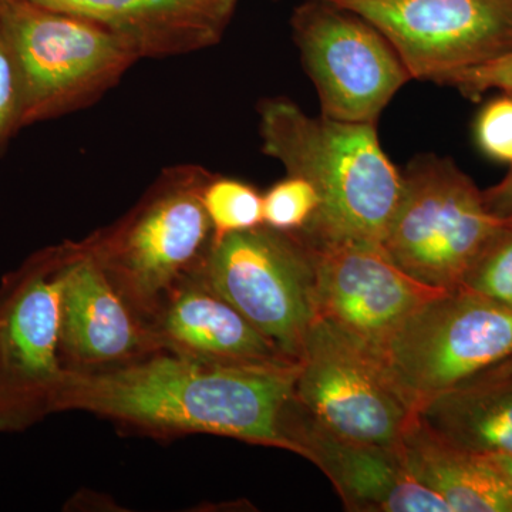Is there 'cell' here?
Here are the masks:
<instances>
[{
	"label": "cell",
	"instance_id": "cell-1",
	"mask_svg": "<svg viewBox=\"0 0 512 512\" xmlns=\"http://www.w3.org/2000/svg\"><path fill=\"white\" fill-rule=\"evenodd\" d=\"M298 363L225 366L158 352L66 369L49 413L82 410L156 434L205 433L292 451L285 420Z\"/></svg>",
	"mask_w": 512,
	"mask_h": 512
},
{
	"label": "cell",
	"instance_id": "cell-2",
	"mask_svg": "<svg viewBox=\"0 0 512 512\" xmlns=\"http://www.w3.org/2000/svg\"><path fill=\"white\" fill-rule=\"evenodd\" d=\"M262 153L318 191L319 210L295 232L306 244H383L400 195L402 171L384 153L376 124L308 116L288 97L259 103Z\"/></svg>",
	"mask_w": 512,
	"mask_h": 512
},
{
	"label": "cell",
	"instance_id": "cell-3",
	"mask_svg": "<svg viewBox=\"0 0 512 512\" xmlns=\"http://www.w3.org/2000/svg\"><path fill=\"white\" fill-rule=\"evenodd\" d=\"M211 175L198 165L168 168L120 221L84 239L147 323L210 252L214 231L202 191Z\"/></svg>",
	"mask_w": 512,
	"mask_h": 512
},
{
	"label": "cell",
	"instance_id": "cell-4",
	"mask_svg": "<svg viewBox=\"0 0 512 512\" xmlns=\"http://www.w3.org/2000/svg\"><path fill=\"white\" fill-rule=\"evenodd\" d=\"M0 28L18 69L23 128L92 106L140 60L99 23L32 0H0Z\"/></svg>",
	"mask_w": 512,
	"mask_h": 512
},
{
	"label": "cell",
	"instance_id": "cell-5",
	"mask_svg": "<svg viewBox=\"0 0 512 512\" xmlns=\"http://www.w3.org/2000/svg\"><path fill=\"white\" fill-rule=\"evenodd\" d=\"M414 414L512 356V309L463 288L414 309L373 353Z\"/></svg>",
	"mask_w": 512,
	"mask_h": 512
},
{
	"label": "cell",
	"instance_id": "cell-6",
	"mask_svg": "<svg viewBox=\"0 0 512 512\" xmlns=\"http://www.w3.org/2000/svg\"><path fill=\"white\" fill-rule=\"evenodd\" d=\"M402 178L384 249L424 284L447 291L460 288L468 269L511 220L491 214L483 191L447 158L416 157Z\"/></svg>",
	"mask_w": 512,
	"mask_h": 512
},
{
	"label": "cell",
	"instance_id": "cell-7",
	"mask_svg": "<svg viewBox=\"0 0 512 512\" xmlns=\"http://www.w3.org/2000/svg\"><path fill=\"white\" fill-rule=\"evenodd\" d=\"M195 274L299 362L318 308L313 252L298 234L266 225L234 232L211 245Z\"/></svg>",
	"mask_w": 512,
	"mask_h": 512
},
{
	"label": "cell",
	"instance_id": "cell-8",
	"mask_svg": "<svg viewBox=\"0 0 512 512\" xmlns=\"http://www.w3.org/2000/svg\"><path fill=\"white\" fill-rule=\"evenodd\" d=\"M70 242L36 252L0 286V430L49 413L66 367L60 357L62 286Z\"/></svg>",
	"mask_w": 512,
	"mask_h": 512
},
{
	"label": "cell",
	"instance_id": "cell-9",
	"mask_svg": "<svg viewBox=\"0 0 512 512\" xmlns=\"http://www.w3.org/2000/svg\"><path fill=\"white\" fill-rule=\"evenodd\" d=\"M291 25L328 119L376 124L412 80L383 33L333 0H305L293 10Z\"/></svg>",
	"mask_w": 512,
	"mask_h": 512
},
{
	"label": "cell",
	"instance_id": "cell-10",
	"mask_svg": "<svg viewBox=\"0 0 512 512\" xmlns=\"http://www.w3.org/2000/svg\"><path fill=\"white\" fill-rule=\"evenodd\" d=\"M295 397L339 436L393 450L414 416L375 356L322 318L313 323L299 357Z\"/></svg>",
	"mask_w": 512,
	"mask_h": 512
},
{
	"label": "cell",
	"instance_id": "cell-11",
	"mask_svg": "<svg viewBox=\"0 0 512 512\" xmlns=\"http://www.w3.org/2000/svg\"><path fill=\"white\" fill-rule=\"evenodd\" d=\"M376 26L412 80L433 82L512 52V0H333Z\"/></svg>",
	"mask_w": 512,
	"mask_h": 512
},
{
	"label": "cell",
	"instance_id": "cell-12",
	"mask_svg": "<svg viewBox=\"0 0 512 512\" xmlns=\"http://www.w3.org/2000/svg\"><path fill=\"white\" fill-rule=\"evenodd\" d=\"M309 247L315 262L318 318L328 320L372 355L414 309L447 291L407 274L377 242Z\"/></svg>",
	"mask_w": 512,
	"mask_h": 512
},
{
	"label": "cell",
	"instance_id": "cell-13",
	"mask_svg": "<svg viewBox=\"0 0 512 512\" xmlns=\"http://www.w3.org/2000/svg\"><path fill=\"white\" fill-rule=\"evenodd\" d=\"M285 431L292 453L326 474L346 510L451 512L446 501L410 474L399 450L339 436L306 412L296 397L286 413Z\"/></svg>",
	"mask_w": 512,
	"mask_h": 512
},
{
	"label": "cell",
	"instance_id": "cell-14",
	"mask_svg": "<svg viewBox=\"0 0 512 512\" xmlns=\"http://www.w3.org/2000/svg\"><path fill=\"white\" fill-rule=\"evenodd\" d=\"M153 330L86 242H70L62 286L60 357L66 369L124 365L158 352Z\"/></svg>",
	"mask_w": 512,
	"mask_h": 512
},
{
	"label": "cell",
	"instance_id": "cell-15",
	"mask_svg": "<svg viewBox=\"0 0 512 512\" xmlns=\"http://www.w3.org/2000/svg\"><path fill=\"white\" fill-rule=\"evenodd\" d=\"M164 352L225 366L293 365L197 274L175 286L148 320Z\"/></svg>",
	"mask_w": 512,
	"mask_h": 512
},
{
	"label": "cell",
	"instance_id": "cell-16",
	"mask_svg": "<svg viewBox=\"0 0 512 512\" xmlns=\"http://www.w3.org/2000/svg\"><path fill=\"white\" fill-rule=\"evenodd\" d=\"M109 29L138 59L187 55L220 43L239 0H32Z\"/></svg>",
	"mask_w": 512,
	"mask_h": 512
},
{
	"label": "cell",
	"instance_id": "cell-17",
	"mask_svg": "<svg viewBox=\"0 0 512 512\" xmlns=\"http://www.w3.org/2000/svg\"><path fill=\"white\" fill-rule=\"evenodd\" d=\"M404 466L451 512H512V497L481 454L451 443L414 414L400 441Z\"/></svg>",
	"mask_w": 512,
	"mask_h": 512
},
{
	"label": "cell",
	"instance_id": "cell-18",
	"mask_svg": "<svg viewBox=\"0 0 512 512\" xmlns=\"http://www.w3.org/2000/svg\"><path fill=\"white\" fill-rule=\"evenodd\" d=\"M431 429L476 454H512V379L471 380L420 410Z\"/></svg>",
	"mask_w": 512,
	"mask_h": 512
},
{
	"label": "cell",
	"instance_id": "cell-19",
	"mask_svg": "<svg viewBox=\"0 0 512 512\" xmlns=\"http://www.w3.org/2000/svg\"><path fill=\"white\" fill-rule=\"evenodd\" d=\"M202 202L214 231L212 244L234 232L264 225V195L237 178L212 174L202 191Z\"/></svg>",
	"mask_w": 512,
	"mask_h": 512
},
{
	"label": "cell",
	"instance_id": "cell-20",
	"mask_svg": "<svg viewBox=\"0 0 512 512\" xmlns=\"http://www.w3.org/2000/svg\"><path fill=\"white\" fill-rule=\"evenodd\" d=\"M460 288L512 309V220L471 265Z\"/></svg>",
	"mask_w": 512,
	"mask_h": 512
},
{
	"label": "cell",
	"instance_id": "cell-21",
	"mask_svg": "<svg viewBox=\"0 0 512 512\" xmlns=\"http://www.w3.org/2000/svg\"><path fill=\"white\" fill-rule=\"evenodd\" d=\"M318 191L305 178L289 175L264 194V225L282 232H301L319 210Z\"/></svg>",
	"mask_w": 512,
	"mask_h": 512
},
{
	"label": "cell",
	"instance_id": "cell-22",
	"mask_svg": "<svg viewBox=\"0 0 512 512\" xmlns=\"http://www.w3.org/2000/svg\"><path fill=\"white\" fill-rule=\"evenodd\" d=\"M478 148L500 163L512 164V94L488 101L478 113L474 124Z\"/></svg>",
	"mask_w": 512,
	"mask_h": 512
},
{
	"label": "cell",
	"instance_id": "cell-23",
	"mask_svg": "<svg viewBox=\"0 0 512 512\" xmlns=\"http://www.w3.org/2000/svg\"><path fill=\"white\" fill-rule=\"evenodd\" d=\"M433 83L454 87L463 96L473 100L491 90L512 94V52L481 66L443 74L434 79Z\"/></svg>",
	"mask_w": 512,
	"mask_h": 512
},
{
	"label": "cell",
	"instance_id": "cell-24",
	"mask_svg": "<svg viewBox=\"0 0 512 512\" xmlns=\"http://www.w3.org/2000/svg\"><path fill=\"white\" fill-rule=\"evenodd\" d=\"M23 128L22 92L12 50L0 28V156Z\"/></svg>",
	"mask_w": 512,
	"mask_h": 512
},
{
	"label": "cell",
	"instance_id": "cell-25",
	"mask_svg": "<svg viewBox=\"0 0 512 512\" xmlns=\"http://www.w3.org/2000/svg\"><path fill=\"white\" fill-rule=\"evenodd\" d=\"M487 210L501 220H512V164L500 183L483 191Z\"/></svg>",
	"mask_w": 512,
	"mask_h": 512
},
{
	"label": "cell",
	"instance_id": "cell-26",
	"mask_svg": "<svg viewBox=\"0 0 512 512\" xmlns=\"http://www.w3.org/2000/svg\"><path fill=\"white\" fill-rule=\"evenodd\" d=\"M484 457L487 458L488 463L497 471L498 476L504 481L505 487L508 488L512 497V454H484Z\"/></svg>",
	"mask_w": 512,
	"mask_h": 512
},
{
	"label": "cell",
	"instance_id": "cell-27",
	"mask_svg": "<svg viewBox=\"0 0 512 512\" xmlns=\"http://www.w3.org/2000/svg\"><path fill=\"white\" fill-rule=\"evenodd\" d=\"M512 379V356L504 360L503 363L487 370L483 375L476 377L473 380H507Z\"/></svg>",
	"mask_w": 512,
	"mask_h": 512
}]
</instances>
